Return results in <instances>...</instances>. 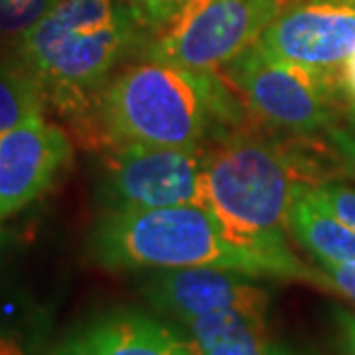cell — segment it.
Segmentation results:
<instances>
[{
	"instance_id": "ac0fdd59",
	"label": "cell",
	"mask_w": 355,
	"mask_h": 355,
	"mask_svg": "<svg viewBox=\"0 0 355 355\" xmlns=\"http://www.w3.org/2000/svg\"><path fill=\"white\" fill-rule=\"evenodd\" d=\"M140 30L148 36L158 32L162 26L182 8L186 0H125Z\"/></svg>"
},
{
	"instance_id": "cb8c5ba5",
	"label": "cell",
	"mask_w": 355,
	"mask_h": 355,
	"mask_svg": "<svg viewBox=\"0 0 355 355\" xmlns=\"http://www.w3.org/2000/svg\"><path fill=\"white\" fill-rule=\"evenodd\" d=\"M354 119H355V116H354Z\"/></svg>"
},
{
	"instance_id": "9a60e30c",
	"label": "cell",
	"mask_w": 355,
	"mask_h": 355,
	"mask_svg": "<svg viewBox=\"0 0 355 355\" xmlns=\"http://www.w3.org/2000/svg\"><path fill=\"white\" fill-rule=\"evenodd\" d=\"M62 0H0V44L16 48Z\"/></svg>"
},
{
	"instance_id": "44dd1931",
	"label": "cell",
	"mask_w": 355,
	"mask_h": 355,
	"mask_svg": "<svg viewBox=\"0 0 355 355\" xmlns=\"http://www.w3.org/2000/svg\"><path fill=\"white\" fill-rule=\"evenodd\" d=\"M331 324L340 355H355V312L342 306L331 308Z\"/></svg>"
},
{
	"instance_id": "30bf717a",
	"label": "cell",
	"mask_w": 355,
	"mask_h": 355,
	"mask_svg": "<svg viewBox=\"0 0 355 355\" xmlns=\"http://www.w3.org/2000/svg\"><path fill=\"white\" fill-rule=\"evenodd\" d=\"M46 355H202L182 324L156 312L113 306L79 320Z\"/></svg>"
},
{
	"instance_id": "d6986e66",
	"label": "cell",
	"mask_w": 355,
	"mask_h": 355,
	"mask_svg": "<svg viewBox=\"0 0 355 355\" xmlns=\"http://www.w3.org/2000/svg\"><path fill=\"white\" fill-rule=\"evenodd\" d=\"M322 286L342 294L352 304H355V263L347 265H320Z\"/></svg>"
},
{
	"instance_id": "8992f818",
	"label": "cell",
	"mask_w": 355,
	"mask_h": 355,
	"mask_svg": "<svg viewBox=\"0 0 355 355\" xmlns=\"http://www.w3.org/2000/svg\"><path fill=\"white\" fill-rule=\"evenodd\" d=\"M221 77L233 87L247 113L288 135H312L334 125L338 76L312 71L268 55L259 44L223 65Z\"/></svg>"
},
{
	"instance_id": "6da1fadb",
	"label": "cell",
	"mask_w": 355,
	"mask_h": 355,
	"mask_svg": "<svg viewBox=\"0 0 355 355\" xmlns=\"http://www.w3.org/2000/svg\"><path fill=\"white\" fill-rule=\"evenodd\" d=\"M247 114L239 95L216 71L144 60L114 71L76 135L95 148H203L241 130Z\"/></svg>"
},
{
	"instance_id": "4fadbf2b",
	"label": "cell",
	"mask_w": 355,
	"mask_h": 355,
	"mask_svg": "<svg viewBox=\"0 0 355 355\" xmlns=\"http://www.w3.org/2000/svg\"><path fill=\"white\" fill-rule=\"evenodd\" d=\"M198 343L202 355H279L266 316L237 310L216 312L182 324Z\"/></svg>"
},
{
	"instance_id": "7402d4cb",
	"label": "cell",
	"mask_w": 355,
	"mask_h": 355,
	"mask_svg": "<svg viewBox=\"0 0 355 355\" xmlns=\"http://www.w3.org/2000/svg\"><path fill=\"white\" fill-rule=\"evenodd\" d=\"M342 95L349 105L352 116H355V51L342 69Z\"/></svg>"
},
{
	"instance_id": "3957f363",
	"label": "cell",
	"mask_w": 355,
	"mask_h": 355,
	"mask_svg": "<svg viewBox=\"0 0 355 355\" xmlns=\"http://www.w3.org/2000/svg\"><path fill=\"white\" fill-rule=\"evenodd\" d=\"M142 34L125 0H62L12 55L36 76L46 103L77 130L114 69L142 48Z\"/></svg>"
},
{
	"instance_id": "277c9868",
	"label": "cell",
	"mask_w": 355,
	"mask_h": 355,
	"mask_svg": "<svg viewBox=\"0 0 355 355\" xmlns=\"http://www.w3.org/2000/svg\"><path fill=\"white\" fill-rule=\"evenodd\" d=\"M89 249L93 261L107 270L219 268L272 279L259 257L235 247L214 214L198 205L103 211Z\"/></svg>"
},
{
	"instance_id": "9c48e42d",
	"label": "cell",
	"mask_w": 355,
	"mask_h": 355,
	"mask_svg": "<svg viewBox=\"0 0 355 355\" xmlns=\"http://www.w3.org/2000/svg\"><path fill=\"white\" fill-rule=\"evenodd\" d=\"M259 280L219 268H153L137 288L156 314L178 324L225 310L268 318L272 294Z\"/></svg>"
},
{
	"instance_id": "5b68a950",
	"label": "cell",
	"mask_w": 355,
	"mask_h": 355,
	"mask_svg": "<svg viewBox=\"0 0 355 355\" xmlns=\"http://www.w3.org/2000/svg\"><path fill=\"white\" fill-rule=\"evenodd\" d=\"M292 0H186L144 40L142 60L190 71H217L254 46Z\"/></svg>"
},
{
	"instance_id": "e0dca14e",
	"label": "cell",
	"mask_w": 355,
	"mask_h": 355,
	"mask_svg": "<svg viewBox=\"0 0 355 355\" xmlns=\"http://www.w3.org/2000/svg\"><path fill=\"white\" fill-rule=\"evenodd\" d=\"M312 193L330 214L338 217L343 225L355 231V190L331 180H322L312 184Z\"/></svg>"
},
{
	"instance_id": "7a4b0ae2",
	"label": "cell",
	"mask_w": 355,
	"mask_h": 355,
	"mask_svg": "<svg viewBox=\"0 0 355 355\" xmlns=\"http://www.w3.org/2000/svg\"><path fill=\"white\" fill-rule=\"evenodd\" d=\"M310 164L253 132L233 130L205 148L203 209L211 211L235 247L265 263L272 279L322 286L286 243L288 209L298 184H318Z\"/></svg>"
},
{
	"instance_id": "603a6c76",
	"label": "cell",
	"mask_w": 355,
	"mask_h": 355,
	"mask_svg": "<svg viewBox=\"0 0 355 355\" xmlns=\"http://www.w3.org/2000/svg\"><path fill=\"white\" fill-rule=\"evenodd\" d=\"M279 355H298V354H294V352H291V349H286V347L282 345V347H280Z\"/></svg>"
},
{
	"instance_id": "ba28073f",
	"label": "cell",
	"mask_w": 355,
	"mask_h": 355,
	"mask_svg": "<svg viewBox=\"0 0 355 355\" xmlns=\"http://www.w3.org/2000/svg\"><path fill=\"white\" fill-rule=\"evenodd\" d=\"M257 44L280 62L342 79L355 51V0H292Z\"/></svg>"
},
{
	"instance_id": "8fae6325",
	"label": "cell",
	"mask_w": 355,
	"mask_h": 355,
	"mask_svg": "<svg viewBox=\"0 0 355 355\" xmlns=\"http://www.w3.org/2000/svg\"><path fill=\"white\" fill-rule=\"evenodd\" d=\"M71 160L69 137L44 114L0 135V221L50 190Z\"/></svg>"
},
{
	"instance_id": "52a82bcc",
	"label": "cell",
	"mask_w": 355,
	"mask_h": 355,
	"mask_svg": "<svg viewBox=\"0 0 355 355\" xmlns=\"http://www.w3.org/2000/svg\"><path fill=\"white\" fill-rule=\"evenodd\" d=\"M205 148L105 146L97 198L105 211H142L172 205L203 207Z\"/></svg>"
},
{
	"instance_id": "2e32d148",
	"label": "cell",
	"mask_w": 355,
	"mask_h": 355,
	"mask_svg": "<svg viewBox=\"0 0 355 355\" xmlns=\"http://www.w3.org/2000/svg\"><path fill=\"white\" fill-rule=\"evenodd\" d=\"M46 334L36 320L30 324L0 322V355H40Z\"/></svg>"
},
{
	"instance_id": "7c38bea8",
	"label": "cell",
	"mask_w": 355,
	"mask_h": 355,
	"mask_svg": "<svg viewBox=\"0 0 355 355\" xmlns=\"http://www.w3.org/2000/svg\"><path fill=\"white\" fill-rule=\"evenodd\" d=\"M312 184H298L291 209L288 231L318 265L355 263V231L343 225L312 193Z\"/></svg>"
},
{
	"instance_id": "ffe728a7",
	"label": "cell",
	"mask_w": 355,
	"mask_h": 355,
	"mask_svg": "<svg viewBox=\"0 0 355 355\" xmlns=\"http://www.w3.org/2000/svg\"><path fill=\"white\" fill-rule=\"evenodd\" d=\"M326 135H328V140H330L334 154L340 162L342 172L345 176L355 180V130H347V128L331 125L326 130Z\"/></svg>"
},
{
	"instance_id": "5bb4252c",
	"label": "cell",
	"mask_w": 355,
	"mask_h": 355,
	"mask_svg": "<svg viewBox=\"0 0 355 355\" xmlns=\"http://www.w3.org/2000/svg\"><path fill=\"white\" fill-rule=\"evenodd\" d=\"M46 105L36 76L16 55L0 58V135L44 114Z\"/></svg>"
}]
</instances>
